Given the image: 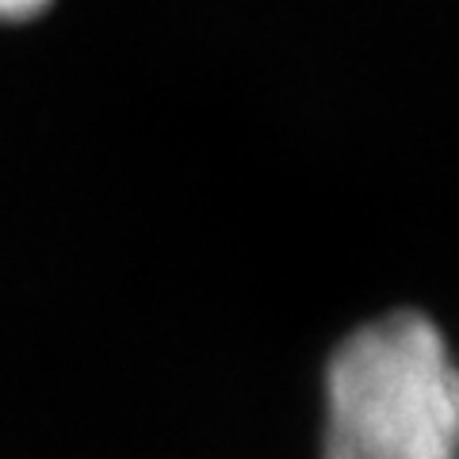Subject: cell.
<instances>
[{"instance_id":"cell-1","label":"cell","mask_w":459,"mask_h":459,"mask_svg":"<svg viewBox=\"0 0 459 459\" xmlns=\"http://www.w3.org/2000/svg\"><path fill=\"white\" fill-rule=\"evenodd\" d=\"M318 459H459V356L425 310H383L333 344Z\"/></svg>"},{"instance_id":"cell-2","label":"cell","mask_w":459,"mask_h":459,"mask_svg":"<svg viewBox=\"0 0 459 459\" xmlns=\"http://www.w3.org/2000/svg\"><path fill=\"white\" fill-rule=\"evenodd\" d=\"M50 0H0V20H31Z\"/></svg>"}]
</instances>
